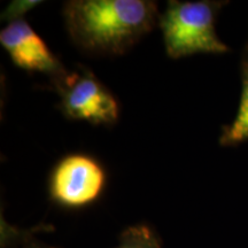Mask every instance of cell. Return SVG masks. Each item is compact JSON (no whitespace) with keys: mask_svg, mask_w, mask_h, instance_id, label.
Instances as JSON below:
<instances>
[{"mask_svg":"<svg viewBox=\"0 0 248 248\" xmlns=\"http://www.w3.org/2000/svg\"><path fill=\"white\" fill-rule=\"evenodd\" d=\"M26 248H55V247H51V246H44V245H30Z\"/></svg>","mask_w":248,"mask_h":248,"instance_id":"9c48e42d","label":"cell"},{"mask_svg":"<svg viewBox=\"0 0 248 248\" xmlns=\"http://www.w3.org/2000/svg\"><path fill=\"white\" fill-rule=\"evenodd\" d=\"M60 93V107L69 119L88 121L92 124H113L119 117V104L114 95L85 69L68 73L53 80Z\"/></svg>","mask_w":248,"mask_h":248,"instance_id":"3957f363","label":"cell"},{"mask_svg":"<svg viewBox=\"0 0 248 248\" xmlns=\"http://www.w3.org/2000/svg\"><path fill=\"white\" fill-rule=\"evenodd\" d=\"M116 248H160V241L148 226L136 225L123 232Z\"/></svg>","mask_w":248,"mask_h":248,"instance_id":"52a82bcc","label":"cell"},{"mask_svg":"<svg viewBox=\"0 0 248 248\" xmlns=\"http://www.w3.org/2000/svg\"><path fill=\"white\" fill-rule=\"evenodd\" d=\"M106 176L97 161L86 155L64 157L51 176V194L58 202L70 207L84 206L100 194Z\"/></svg>","mask_w":248,"mask_h":248,"instance_id":"277c9868","label":"cell"},{"mask_svg":"<svg viewBox=\"0 0 248 248\" xmlns=\"http://www.w3.org/2000/svg\"><path fill=\"white\" fill-rule=\"evenodd\" d=\"M159 17L156 2L150 0H71L63 6L71 40L92 54L124 53Z\"/></svg>","mask_w":248,"mask_h":248,"instance_id":"6da1fadb","label":"cell"},{"mask_svg":"<svg viewBox=\"0 0 248 248\" xmlns=\"http://www.w3.org/2000/svg\"><path fill=\"white\" fill-rule=\"evenodd\" d=\"M159 24L167 54L172 59L228 51L217 37L215 9L208 1H169Z\"/></svg>","mask_w":248,"mask_h":248,"instance_id":"7a4b0ae2","label":"cell"},{"mask_svg":"<svg viewBox=\"0 0 248 248\" xmlns=\"http://www.w3.org/2000/svg\"><path fill=\"white\" fill-rule=\"evenodd\" d=\"M40 4H42V1H39V0H15V1H12L2 12L1 18L7 21L8 23L22 20L24 14Z\"/></svg>","mask_w":248,"mask_h":248,"instance_id":"ba28073f","label":"cell"},{"mask_svg":"<svg viewBox=\"0 0 248 248\" xmlns=\"http://www.w3.org/2000/svg\"><path fill=\"white\" fill-rule=\"evenodd\" d=\"M248 139V57L244 62L243 93H241L239 109L233 123L223 133V144H237Z\"/></svg>","mask_w":248,"mask_h":248,"instance_id":"8992f818","label":"cell"},{"mask_svg":"<svg viewBox=\"0 0 248 248\" xmlns=\"http://www.w3.org/2000/svg\"><path fill=\"white\" fill-rule=\"evenodd\" d=\"M0 43L17 67L46 74L52 80L67 74L57 57L49 51L36 31L24 20L7 24L0 32Z\"/></svg>","mask_w":248,"mask_h":248,"instance_id":"5b68a950","label":"cell"}]
</instances>
